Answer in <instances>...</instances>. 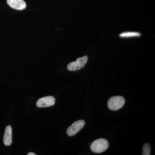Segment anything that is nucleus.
Wrapping results in <instances>:
<instances>
[{
  "instance_id": "6e6552de",
  "label": "nucleus",
  "mask_w": 155,
  "mask_h": 155,
  "mask_svg": "<svg viewBox=\"0 0 155 155\" xmlns=\"http://www.w3.org/2000/svg\"><path fill=\"white\" fill-rule=\"evenodd\" d=\"M140 34L135 31H130V32H125L120 34L119 36L123 38H128L137 37L140 36Z\"/></svg>"
},
{
  "instance_id": "423d86ee",
  "label": "nucleus",
  "mask_w": 155,
  "mask_h": 155,
  "mask_svg": "<svg viewBox=\"0 0 155 155\" xmlns=\"http://www.w3.org/2000/svg\"><path fill=\"white\" fill-rule=\"evenodd\" d=\"M7 3L12 8L19 11L24 10L26 7L24 0H7Z\"/></svg>"
},
{
  "instance_id": "20e7f679",
  "label": "nucleus",
  "mask_w": 155,
  "mask_h": 155,
  "mask_svg": "<svg viewBox=\"0 0 155 155\" xmlns=\"http://www.w3.org/2000/svg\"><path fill=\"white\" fill-rule=\"evenodd\" d=\"M85 124V122L82 120H78L74 122L67 129V134L69 136L75 135L83 128Z\"/></svg>"
},
{
  "instance_id": "9d476101",
  "label": "nucleus",
  "mask_w": 155,
  "mask_h": 155,
  "mask_svg": "<svg viewBox=\"0 0 155 155\" xmlns=\"http://www.w3.org/2000/svg\"><path fill=\"white\" fill-rule=\"evenodd\" d=\"M27 155H36V154L34 153H28V154H27Z\"/></svg>"
},
{
  "instance_id": "7ed1b4c3",
  "label": "nucleus",
  "mask_w": 155,
  "mask_h": 155,
  "mask_svg": "<svg viewBox=\"0 0 155 155\" xmlns=\"http://www.w3.org/2000/svg\"><path fill=\"white\" fill-rule=\"evenodd\" d=\"M88 61L87 56L78 58L74 62L69 63L67 66V69L70 71H75L82 69L84 67Z\"/></svg>"
},
{
  "instance_id": "0eeeda50",
  "label": "nucleus",
  "mask_w": 155,
  "mask_h": 155,
  "mask_svg": "<svg viewBox=\"0 0 155 155\" xmlns=\"http://www.w3.org/2000/svg\"><path fill=\"white\" fill-rule=\"evenodd\" d=\"M3 142L6 146H9L12 143V129L11 126L8 125L6 127L4 134Z\"/></svg>"
},
{
  "instance_id": "39448f33",
  "label": "nucleus",
  "mask_w": 155,
  "mask_h": 155,
  "mask_svg": "<svg viewBox=\"0 0 155 155\" xmlns=\"http://www.w3.org/2000/svg\"><path fill=\"white\" fill-rule=\"evenodd\" d=\"M55 103V98L53 96H47L39 99L36 103L38 107H47L54 106Z\"/></svg>"
},
{
  "instance_id": "f257e3e1",
  "label": "nucleus",
  "mask_w": 155,
  "mask_h": 155,
  "mask_svg": "<svg viewBox=\"0 0 155 155\" xmlns=\"http://www.w3.org/2000/svg\"><path fill=\"white\" fill-rule=\"evenodd\" d=\"M109 143L105 139H98L92 143L90 148L92 151L100 153L105 151L109 147Z\"/></svg>"
},
{
  "instance_id": "f03ea898",
  "label": "nucleus",
  "mask_w": 155,
  "mask_h": 155,
  "mask_svg": "<svg viewBox=\"0 0 155 155\" xmlns=\"http://www.w3.org/2000/svg\"><path fill=\"white\" fill-rule=\"evenodd\" d=\"M125 103V100L122 96L112 97L108 101V108L112 110H118L123 107Z\"/></svg>"
},
{
  "instance_id": "1a4fd4ad",
  "label": "nucleus",
  "mask_w": 155,
  "mask_h": 155,
  "mask_svg": "<svg viewBox=\"0 0 155 155\" xmlns=\"http://www.w3.org/2000/svg\"><path fill=\"white\" fill-rule=\"evenodd\" d=\"M150 146L148 143H145L143 147L142 155H150Z\"/></svg>"
}]
</instances>
